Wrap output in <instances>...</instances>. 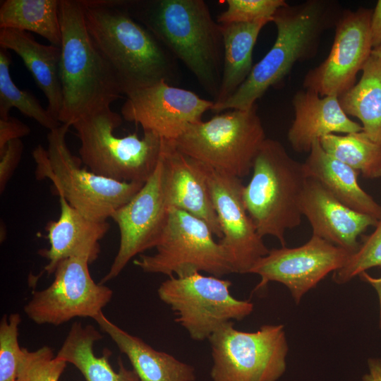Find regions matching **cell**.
I'll return each instance as SVG.
<instances>
[{"instance_id":"cell-22","label":"cell","mask_w":381,"mask_h":381,"mask_svg":"<svg viewBox=\"0 0 381 381\" xmlns=\"http://www.w3.org/2000/svg\"><path fill=\"white\" fill-rule=\"evenodd\" d=\"M131 362L140 381H194L195 369L174 356L157 351L129 334L100 312L93 318Z\"/></svg>"},{"instance_id":"cell-30","label":"cell","mask_w":381,"mask_h":381,"mask_svg":"<svg viewBox=\"0 0 381 381\" xmlns=\"http://www.w3.org/2000/svg\"><path fill=\"white\" fill-rule=\"evenodd\" d=\"M11 56L7 49H0V119H6L12 107L33 119L49 131L61 126L47 109L30 92L20 90L10 75Z\"/></svg>"},{"instance_id":"cell-27","label":"cell","mask_w":381,"mask_h":381,"mask_svg":"<svg viewBox=\"0 0 381 381\" xmlns=\"http://www.w3.org/2000/svg\"><path fill=\"white\" fill-rule=\"evenodd\" d=\"M338 100L344 113L358 119L363 131L381 144V59L371 54L359 81Z\"/></svg>"},{"instance_id":"cell-15","label":"cell","mask_w":381,"mask_h":381,"mask_svg":"<svg viewBox=\"0 0 381 381\" xmlns=\"http://www.w3.org/2000/svg\"><path fill=\"white\" fill-rule=\"evenodd\" d=\"M350 255L346 250L312 235L298 247L269 250L248 273L261 277L255 290L265 288L270 282H277L289 289L298 304L303 296L329 273L341 268Z\"/></svg>"},{"instance_id":"cell-12","label":"cell","mask_w":381,"mask_h":381,"mask_svg":"<svg viewBox=\"0 0 381 381\" xmlns=\"http://www.w3.org/2000/svg\"><path fill=\"white\" fill-rule=\"evenodd\" d=\"M90 262L80 257L61 260L54 279L46 289L33 293L24 312L38 325H59L74 318H93L111 301L113 291L96 283L89 271Z\"/></svg>"},{"instance_id":"cell-29","label":"cell","mask_w":381,"mask_h":381,"mask_svg":"<svg viewBox=\"0 0 381 381\" xmlns=\"http://www.w3.org/2000/svg\"><path fill=\"white\" fill-rule=\"evenodd\" d=\"M329 155L361 173L363 177H381V144L372 140L363 131L344 135L330 134L320 139Z\"/></svg>"},{"instance_id":"cell-28","label":"cell","mask_w":381,"mask_h":381,"mask_svg":"<svg viewBox=\"0 0 381 381\" xmlns=\"http://www.w3.org/2000/svg\"><path fill=\"white\" fill-rule=\"evenodd\" d=\"M0 29L33 32L60 47L59 0L1 1Z\"/></svg>"},{"instance_id":"cell-3","label":"cell","mask_w":381,"mask_h":381,"mask_svg":"<svg viewBox=\"0 0 381 381\" xmlns=\"http://www.w3.org/2000/svg\"><path fill=\"white\" fill-rule=\"evenodd\" d=\"M343 11L334 0H307L279 8L272 19L277 28L274 44L234 95L212 111L252 108L270 87L284 80L296 63L317 55L322 37L335 28Z\"/></svg>"},{"instance_id":"cell-7","label":"cell","mask_w":381,"mask_h":381,"mask_svg":"<svg viewBox=\"0 0 381 381\" xmlns=\"http://www.w3.org/2000/svg\"><path fill=\"white\" fill-rule=\"evenodd\" d=\"M121 115L110 107L87 115L72 126L80 142L81 162L97 175L121 182L145 183L159 161L163 140L151 132L114 135Z\"/></svg>"},{"instance_id":"cell-39","label":"cell","mask_w":381,"mask_h":381,"mask_svg":"<svg viewBox=\"0 0 381 381\" xmlns=\"http://www.w3.org/2000/svg\"><path fill=\"white\" fill-rule=\"evenodd\" d=\"M371 54L381 59V45L375 49H373Z\"/></svg>"},{"instance_id":"cell-25","label":"cell","mask_w":381,"mask_h":381,"mask_svg":"<svg viewBox=\"0 0 381 381\" xmlns=\"http://www.w3.org/2000/svg\"><path fill=\"white\" fill-rule=\"evenodd\" d=\"M102 338V334L92 325L75 322L56 356L73 364L85 381H140L135 371L127 369L120 358L118 371L113 369L109 363L111 352L108 349H103L101 356L95 354L94 344Z\"/></svg>"},{"instance_id":"cell-11","label":"cell","mask_w":381,"mask_h":381,"mask_svg":"<svg viewBox=\"0 0 381 381\" xmlns=\"http://www.w3.org/2000/svg\"><path fill=\"white\" fill-rule=\"evenodd\" d=\"M231 286L228 279L195 273L185 277H169L157 293L176 314V322L193 339L202 341L224 324L241 320L253 312V303L234 298Z\"/></svg>"},{"instance_id":"cell-2","label":"cell","mask_w":381,"mask_h":381,"mask_svg":"<svg viewBox=\"0 0 381 381\" xmlns=\"http://www.w3.org/2000/svg\"><path fill=\"white\" fill-rule=\"evenodd\" d=\"M87 30L112 68L123 95L179 80L176 58L119 0H81Z\"/></svg>"},{"instance_id":"cell-24","label":"cell","mask_w":381,"mask_h":381,"mask_svg":"<svg viewBox=\"0 0 381 381\" xmlns=\"http://www.w3.org/2000/svg\"><path fill=\"white\" fill-rule=\"evenodd\" d=\"M303 162L307 178L318 181L341 202L358 212L377 219L381 205L363 190L358 182L359 172L327 153L315 141Z\"/></svg>"},{"instance_id":"cell-16","label":"cell","mask_w":381,"mask_h":381,"mask_svg":"<svg viewBox=\"0 0 381 381\" xmlns=\"http://www.w3.org/2000/svg\"><path fill=\"white\" fill-rule=\"evenodd\" d=\"M213 104V101L163 80L128 95L121 113L124 120L139 124L144 132L174 141L190 125L202 121Z\"/></svg>"},{"instance_id":"cell-14","label":"cell","mask_w":381,"mask_h":381,"mask_svg":"<svg viewBox=\"0 0 381 381\" xmlns=\"http://www.w3.org/2000/svg\"><path fill=\"white\" fill-rule=\"evenodd\" d=\"M168 212L161 155L156 169L141 189L111 215L110 218L119 226V247L100 284L116 278L135 255L156 247L165 227Z\"/></svg>"},{"instance_id":"cell-38","label":"cell","mask_w":381,"mask_h":381,"mask_svg":"<svg viewBox=\"0 0 381 381\" xmlns=\"http://www.w3.org/2000/svg\"><path fill=\"white\" fill-rule=\"evenodd\" d=\"M358 276L363 282L370 284L377 292L380 304L379 327L381 329V277H373L366 272H361Z\"/></svg>"},{"instance_id":"cell-35","label":"cell","mask_w":381,"mask_h":381,"mask_svg":"<svg viewBox=\"0 0 381 381\" xmlns=\"http://www.w3.org/2000/svg\"><path fill=\"white\" fill-rule=\"evenodd\" d=\"M23 150L20 139L10 141L0 153V191L4 190L18 163Z\"/></svg>"},{"instance_id":"cell-21","label":"cell","mask_w":381,"mask_h":381,"mask_svg":"<svg viewBox=\"0 0 381 381\" xmlns=\"http://www.w3.org/2000/svg\"><path fill=\"white\" fill-rule=\"evenodd\" d=\"M292 106L295 117L287 138L297 152H309L315 141L327 135L363 131L361 125L344 113L337 97H321L316 92L303 89L294 95Z\"/></svg>"},{"instance_id":"cell-36","label":"cell","mask_w":381,"mask_h":381,"mask_svg":"<svg viewBox=\"0 0 381 381\" xmlns=\"http://www.w3.org/2000/svg\"><path fill=\"white\" fill-rule=\"evenodd\" d=\"M30 133L29 126L16 118L0 119V153L10 141L20 139Z\"/></svg>"},{"instance_id":"cell-32","label":"cell","mask_w":381,"mask_h":381,"mask_svg":"<svg viewBox=\"0 0 381 381\" xmlns=\"http://www.w3.org/2000/svg\"><path fill=\"white\" fill-rule=\"evenodd\" d=\"M356 252L351 254L345 265L334 273V281L345 284L361 272L374 267H381V216L375 230L362 238Z\"/></svg>"},{"instance_id":"cell-13","label":"cell","mask_w":381,"mask_h":381,"mask_svg":"<svg viewBox=\"0 0 381 381\" xmlns=\"http://www.w3.org/2000/svg\"><path fill=\"white\" fill-rule=\"evenodd\" d=\"M373 10L360 7L344 9L334 28V37L327 58L310 69L303 80V89L321 97H339L356 84L358 73L371 56L370 22Z\"/></svg>"},{"instance_id":"cell-26","label":"cell","mask_w":381,"mask_h":381,"mask_svg":"<svg viewBox=\"0 0 381 381\" xmlns=\"http://www.w3.org/2000/svg\"><path fill=\"white\" fill-rule=\"evenodd\" d=\"M270 22V19H263L252 23L220 24L224 39L223 71L212 109L230 98L250 75L254 66V46L261 30Z\"/></svg>"},{"instance_id":"cell-23","label":"cell","mask_w":381,"mask_h":381,"mask_svg":"<svg viewBox=\"0 0 381 381\" xmlns=\"http://www.w3.org/2000/svg\"><path fill=\"white\" fill-rule=\"evenodd\" d=\"M0 46L21 58L47 98V109L58 121L63 104L59 75L61 48L40 44L28 32L13 29H0Z\"/></svg>"},{"instance_id":"cell-10","label":"cell","mask_w":381,"mask_h":381,"mask_svg":"<svg viewBox=\"0 0 381 381\" xmlns=\"http://www.w3.org/2000/svg\"><path fill=\"white\" fill-rule=\"evenodd\" d=\"M208 339L212 381H277L285 371L289 348L282 325L247 332L228 322Z\"/></svg>"},{"instance_id":"cell-34","label":"cell","mask_w":381,"mask_h":381,"mask_svg":"<svg viewBox=\"0 0 381 381\" xmlns=\"http://www.w3.org/2000/svg\"><path fill=\"white\" fill-rule=\"evenodd\" d=\"M21 317L17 313L4 315L0 322V381H16L22 348L18 343Z\"/></svg>"},{"instance_id":"cell-37","label":"cell","mask_w":381,"mask_h":381,"mask_svg":"<svg viewBox=\"0 0 381 381\" xmlns=\"http://www.w3.org/2000/svg\"><path fill=\"white\" fill-rule=\"evenodd\" d=\"M370 35L373 49L381 45V0H378L372 12Z\"/></svg>"},{"instance_id":"cell-1","label":"cell","mask_w":381,"mask_h":381,"mask_svg":"<svg viewBox=\"0 0 381 381\" xmlns=\"http://www.w3.org/2000/svg\"><path fill=\"white\" fill-rule=\"evenodd\" d=\"M119 2L188 68L214 102L222 81L224 39L207 4L202 0Z\"/></svg>"},{"instance_id":"cell-8","label":"cell","mask_w":381,"mask_h":381,"mask_svg":"<svg viewBox=\"0 0 381 381\" xmlns=\"http://www.w3.org/2000/svg\"><path fill=\"white\" fill-rule=\"evenodd\" d=\"M266 138L255 104L247 110L231 109L193 123L173 142L187 156L241 179L252 170Z\"/></svg>"},{"instance_id":"cell-19","label":"cell","mask_w":381,"mask_h":381,"mask_svg":"<svg viewBox=\"0 0 381 381\" xmlns=\"http://www.w3.org/2000/svg\"><path fill=\"white\" fill-rule=\"evenodd\" d=\"M169 207L185 211L204 221L214 236L222 234L202 163L179 150L173 141L163 140L162 152Z\"/></svg>"},{"instance_id":"cell-9","label":"cell","mask_w":381,"mask_h":381,"mask_svg":"<svg viewBox=\"0 0 381 381\" xmlns=\"http://www.w3.org/2000/svg\"><path fill=\"white\" fill-rule=\"evenodd\" d=\"M208 225L179 209L169 207L154 255L140 254L133 263L143 272L185 277L201 272L222 277L234 273L231 256L214 241Z\"/></svg>"},{"instance_id":"cell-17","label":"cell","mask_w":381,"mask_h":381,"mask_svg":"<svg viewBox=\"0 0 381 381\" xmlns=\"http://www.w3.org/2000/svg\"><path fill=\"white\" fill-rule=\"evenodd\" d=\"M202 165L222 234L219 242L231 256L234 273L248 274L269 249L246 209L244 185L240 178Z\"/></svg>"},{"instance_id":"cell-33","label":"cell","mask_w":381,"mask_h":381,"mask_svg":"<svg viewBox=\"0 0 381 381\" xmlns=\"http://www.w3.org/2000/svg\"><path fill=\"white\" fill-rule=\"evenodd\" d=\"M225 11L217 17L219 24L252 23L263 19L272 20L281 7L287 4L284 0H226Z\"/></svg>"},{"instance_id":"cell-4","label":"cell","mask_w":381,"mask_h":381,"mask_svg":"<svg viewBox=\"0 0 381 381\" xmlns=\"http://www.w3.org/2000/svg\"><path fill=\"white\" fill-rule=\"evenodd\" d=\"M59 19L63 104L58 121L72 126L87 115L110 107L123 94L88 33L81 0H59Z\"/></svg>"},{"instance_id":"cell-31","label":"cell","mask_w":381,"mask_h":381,"mask_svg":"<svg viewBox=\"0 0 381 381\" xmlns=\"http://www.w3.org/2000/svg\"><path fill=\"white\" fill-rule=\"evenodd\" d=\"M66 365L54 355L49 346L35 351L22 348L16 381H59Z\"/></svg>"},{"instance_id":"cell-18","label":"cell","mask_w":381,"mask_h":381,"mask_svg":"<svg viewBox=\"0 0 381 381\" xmlns=\"http://www.w3.org/2000/svg\"><path fill=\"white\" fill-rule=\"evenodd\" d=\"M300 208L312 227L313 235L351 254L360 246L358 237L369 226H375L378 220L347 207L310 178L306 182Z\"/></svg>"},{"instance_id":"cell-20","label":"cell","mask_w":381,"mask_h":381,"mask_svg":"<svg viewBox=\"0 0 381 381\" xmlns=\"http://www.w3.org/2000/svg\"><path fill=\"white\" fill-rule=\"evenodd\" d=\"M59 198V219L49 221L45 226L49 248L39 252L48 260L42 271L48 275L54 274L57 265L68 258H85L92 263L100 253L99 242L110 227L107 221L91 219L70 205L64 198Z\"/></svg>"},{"instance_id":"cell-5","label":"cell","mask_w":381,"mask_h":381,"mask_svg":"<svg viewBox=\"0 0 381 381\" xmlns=\"http://www.w3.org/2000/svg\"><path fill=\"white\" fill-rule=\"evenodd\" d=\"M243 189L246 209L258 234L272 236L285 246V232L298 226L301 195L307 180L303 163L293 159L278 140L266 138Z\"/></svg>"},{"instance_id":"cell-6","label":"cell","mask_w":381,"mask_h":381,"mask_svg":"<svg viewBox=\"0 0 381 381\" xmlns=\"http://www.w3.org/2000/svg\"><path fill=\"white\" fill-rule=\"evenodd\" d=\"M71 125L61 123L49 131L47 149L38 145L32 151L37 180L49 179L54 193L85 217L107 221L126 204L143 183L121 182L97 175L80 166V159L69 150L66 136Z\"/></svg>"}]
</instances>
